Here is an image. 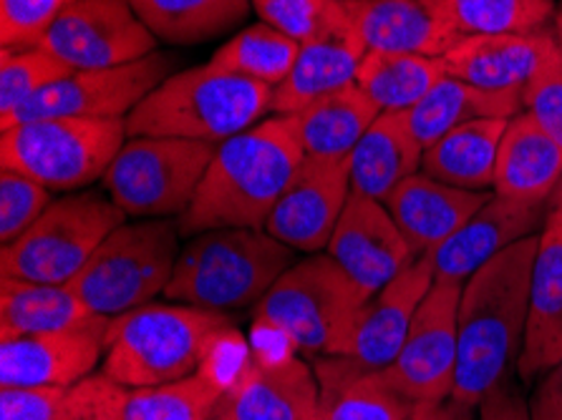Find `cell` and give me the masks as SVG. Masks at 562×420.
<instances>
[{"mask_svg": "<svg viewBox=\"0 0 562 420\" xmlns=\"http://www.w3.org/2000/svg\"><path fill=\"white\" fill-rule=\"evenodd\" d=\"M272 86L223 71L210 61L172 73L126 116V136H167L223 144L272 111Z\"/></svg>", "mask_w": 562, "mask_h": 420, "instance_id": "obj_4", "label": "cell"}, {"mask_svg": "<svg viewBox=\"0 0 562 420\" xmlns=\"http://www.w3.org/2000/svg\"><path fill=\"white\" fill-rule=\"evenodd\" d=\"M424 147L408 126L406 111L381 114L351 151V192L386 202L398 184L422 171Z\"/></svg>", "mask_w": 562, "mask_h": 420, "instance_id": "obj_27", "label": "cell"}, {"mask_svg": "<svg viewBox=\"0 0 562 420\" xmlns=\"http://www.w3.org/2000/svg\"><path fill=\"white\" fill-rule=\"evenodd\" d=\"M212 420H318V378L291 350L255 342Z\"/></svg>", "mask_w": 562, "mask_h": 420, "instance_id": "obj_14", "label": "cell"}, {"mask_svg": "<svg viewBox=\"0 0 562 420\" xmlns=\"http://www.w3.org/2000/svg\"><path fill=\"white\" fill-rule=\"evenodd\" d=\"M552 33H555V43H558V50H560V61H562V3L558 5V11H555V19H552Z\"/></svg>", "mask_w": 562, "mask_h": 420, "instance_id": "obj_47", "label": "cell"}, {"mask_svg": "<svg viewBox=\"0 0 562 420\" xmlns=\"http://www.w3.org/2000/svg\"><path fill=\"white\" fill-rule=\"evenodd\" d=\"M474 406H467V402L457 398L424 400L416 402L414 413L408 420H480L474 416Z\"/></svg>", "mask_w": 562, "mask_h": 420, "instance_id": "obj_46", "label": "cell"}, {"mask_svg": "<svg viewBox=\"0 0 562 420\" xmlns=\"http://www.w3.org/2000/svg\"><path fill=\"white\" fill-rule=\"evenodd\" d=\"M326 254L371 299L419 260L383 202L351 192Z\"/></svg>", "mask_w": 562, "mask_h": 420, "instance_id": "obj_16", "label": "cell"}, {"mask_svg": "<svg viewBox=\"0 0 562 420\" xmlns=\"http://www.w3.org/2000/svg\"><path fill=\"white\" fill-rule=\"evenodd\" d=\"M130 388L104 373H93L68 388L56 420H126Z\"/></svg>", "mask_w": 562, "mask_h": 420, "instance_id": "obj_41", "label": "cell"}, {"mask_svg": "<svg viewBox=\"0 0 562 420\" xmlns=\"http://www.w3.org/2000/svg\"><path fill=\"white\" fill-rule=\"evenodd\" d=\"M215 144L134 136L106 169V194L130 219H180L198 194Z\"/></svg>", "mask_w": 562, "mask_h": 420, "instance_id": "obj_10", "label": "cell"}, {"mask_svg": "<svg viewBox=\"0 0 562 420\" xmlns=\"http://www.w3.org/2000/svg\"><path fill=\"white\" fill-rule=\"evenodd\" d=\"M297 262V252L266 229H210L190 237L165 297L210 313L258 307Z\"/></svg>", "mask_w": 562, "mask_h": 420, "instance_id": "obj_5", "label": "cell"}, {"mask_svg": "<svg viewBox=\"0 0 562 420\" xmlns=\"http://www.w3.org/2000/svg\"><path fill=\"white\" fill-rule=\"evenodd\" d=\"M464 282L434 280L394 363L383 367L414 402L451 398L459 357V299Z\"/></svg>", "mask_w": 562, "mask_h": 420, "instance_id": "obj_13", "label": "cell"}, {"mask_svg": "<svg viewBox=\"0 0 562 420\" xmlns=\"http://www.w3.org/2000/svg\"><path fill=\"white\" fill-rule=\"evenodd\" d=\"M297 50H301V43L260 21L237 31L233 38L225 41L212 54L210 64L276 89L293 71Z\"/></svg>", "mask_w": 562, "mask_h": 420, "instance_id": "obj_35", "label": "cell"}, {"mask_svg": "<svg viewBox=\"0 0 562 420\" xmlns=\"http://www.w3.org/2000/svg\"><path fill=\"white\" fill-rule=\"evenodd\" d=\"M525 111L562 149V61L560 50L542 66L525 93Z\"/></svg>", "mask_w": 562, "mask_h": 420, "instance_id": "obj_42", "label": "cell"}, {"mask_svg": "<svg viewBox=\"0 0 562 420\" xmlns=\"http://www.w3.org/2000/svg\"><path fill=\"white\" fill-rule=\"evenodd\" d=\"M0 61V118L29 104L33 97L50 83L74 73L64 61L50 56L46 48H3Z\"/></svg>", "mask_w": 562, "mask_h": 420, "instance_id": "obj_37", "label": "cell"}, {"mask_svg": "<svg viewBox=\"0 0 562 420\" xmlns=\"http://www.w3.org/2000/svg\"><path fill=\"white\" fill-rule=\"evenodd\" d=\"M68 388L0 385V420H56Z\"/></svg>", "mask_w": 562, "mask_h": 420, "instance_id": "obj_43", "label": "cell"}, {"mask_svg": "<svg viewBox=\"0 0 562 420\" xmlns=\"http://www.w3.org/2000/svg\"><path fill=\"white\" fill-rule=\"evenodd\" d=\"M93 315L68 285L3 277L0 282V340L46 336L91 322Z\"/></svg>", "mask_w": 562, "mask_h": 420, "instance_id": "obj_31", "label": "cell"}, {"mask_svg": "<svg viewBox=\"0 0 562 420\" xmlns=\"http://www.w3.org/2000/svg\"><path fill=\"white\" fill-rule=\"evenodd\" d=\"M558 54L552 25L540 33L464 36L441 58L447 76L487 91L525 93L542 66Z\"/></svg>", "mask_w": 562, "mask_h": 420, "instance_id": "obj_23", "label": "cell"}, {"mask_svg": "<svg viewBox=\"0 0 562 420\" xmlns=\"http://www.w3.org/2000/svg\"><path fill=\"white\" fill-rule=\"evenodd\" d=\"M562 360V184L550 204L532 262L530 303L517 373L525 383L542 378Z\"/></svg>", "mask_w": 562, "mask_h": 420, "instance_id": "obj_19", "label": "cell"}, {"mask_svg": "<svg viewBox=\"0 0 562 420\" xmlns=\"http://www.w3.org/2000/svg\"><path fill=\"white\" fill-rule=\"evenodd\" d=\"M527 406L530 420H562V360L538 381Z\"/></svg>", "mask_w": 562, "mask_h": 420, "instance_id": "obj_45", "label": "cell"}, {"mask_svg": "<svg viewBox=\"0 0 562 420\" xmlns=\"http://www.w3.org/2000/svg\"><path fill=\"white\" fill-rule=\"evenodd\" d=\"M124 222L130 217L109 194L81 190L56 196L36 225L3 245L0 272L11 280L68 285Z\"/></svg>", "mask_w": 562, "mask_h": 420, "instance_id": "obj_9", "label": "cell"}, {"mask_svg": "<svg viewBox=\"0 0 562 420\" xmlns=\"http://www.w3.org/2000/svg\"><path fill=\"white\" fill-rule=\"evenodd\" d=\"M441 79H447L441 58L383 50H369L356 73V83L381 114L412 111Z\"/></svg>", "mask_w": 562, "mask_h": 420, "instance_id": "obj_34", "label": "cell"}, {"mask_svg": "<svg viewBox=\"0 0 562 420\" xmlns=\"http://www.w3.org/2000/svg\"><path fill=\"white\" fill-rule=\"evenodd\" d=\"M233 336L229 315L149 303L109 322L101 373L130 390L182 381L202 371Z\"/></svg>", "mask_w": 562, "mask_h": 420, "instance_id": "obj_3", "label": "cell"}, {"mask_svg": "<svg viewBox=\"0 0 562 420\" xmlns=\"http://www.w3.org/2000/svg\"><path fill=\"white\" fill-rule=\"evenodd\" d=\"M509 118H480L451 128L424 149L422 171L437 182L470 192L495 190L499 141Z\"/></svg>", "mask_w": 562, "mask_h": 420, "instance_id": "obj_29", "label": "cell"}, {"mask_svg": "<svg viewBox=\"0 0 562 420\" xmlns=\"http://www.w3.org/2000/svg\"><path fill=\"white\" fill-rule=\"evenodd\" d=\"M56 196L15 169L0 171V245H11L36 225Z\"/></svg>", "mask_w": 562, "mask_h": 420, "instance_id": "obj_38", "label": "cell"}, {"mask_svg": "<svg viewBox=\"0 0 562 420\" xmlns=\"http://www.w3.org/2000/svg\"><path fill=\"white\" fill-rule=\"evenodd\" d=\"M369 54L356 25L348 19L344 0L326 29L301 43L293 71L272 91V114L293 116L311 101L356 83L363 56Z\"/></svg>", "mask_w": 562, "mask_h": 420, "instance_id": "obj_21", "label": "cell"}, {"mask_svg": "<svg viewBox=\"0 0 562 420\" xmlns=\"http://www.w3.org/2000/svg\"><path fill=\"white\" fill-rule=\"evenodd\" d=\"M237 336L229 338L215 357L202 371L187 375L182 381L151 388L130 390L126 402V420H212L223 400L235 371H225L223 360L227 345H233Z\"/></svg>", "mask_w": 562, "mask_h": 420, "instance_id": "obj_32", "label": "cell"}, {"mask_svg": "<svg viewBox=\"0 0 562 420\" xmlns=\"http://www.w3.org/2000/svg\"><path fill=\"white\" fill-rule=\"evenodd\" d=\"M480 420H530V406L513 381H505L484 398L480 406Z\"/></svg>", "mask_w": 562, "mask_h": 420, "instance_id": "obj_44", "label": "cell"}, {"mask_svg": "<svg viewBox=\"0 0 562 420\" xmlns=\"http://www.w3.org/2000/svg\"><path fill=\"white\" fill-rule=\"evenodd\" d=\"M126 139V118H38L0 128V164L50 192H81L104 179Z\"/></svg>", "mask_w": 562, "mask_h": 420, "instance_id": "obj_8", "label": "cell"}, {"mask_svg": "<svg viewBox=\"0 0 562 420\" xmlns=\"http://www.w3.org/2000/svg\"><path fill=\"white\" fill-rule=\"evenodd\" d=\"M303 159L291 116L280 114L217 144L190 209L177 219L180 235L190 239L210 229H266Z\"/></svg>", "mask_w": 562, "mask_h": 420, "instance_id": "obj_2", "label": "cell"}, {"mask_svg": "<svg viewBox=\"0 0 562 420\" xmlns=\"http://www.w3.org/2000/svg\"><path fill=\"white\" fill-rule=\"evenodd\" d=\"M434 280L437 274L429 257H419L412 268L391 280L381 293L366 303L344 357H351L371 371H383L394 363Z\"/></svg>", "mask_w": 562, "mask_h": 420, "instance_id": "obj_24", "label": "cell"}, {"mask_svg": "<svg viewBox=\"0 0 562 420\" xmlns=\"http://www.w3.org/2000/svg\"><path fill=\"white\" fill-rule=\"evenodd\" d=\"M134 11L159 41L198 46L248 19L250 0H132Z\"/></svg>", "mask_w": 562, "mask_h": 420, "instance_id": "obj_33", "label": "cell"}, {"mask_svg": "<svg viewBox=\"0 0 562 420\" xmlns=\"http://www.w3.org/2000/svg\"><path fill=\"white\" fill-rule=\"evenodd\" d=\"M464 36H525L550 29L555 0H449Z\"/></svg>", "mask_w": 562, "mask_h": 420, "instance_id": "obj_36", "label": "cell"}, {"mask_svg": "<svg viewBox=\"0 0 562 420\" xmlns=\"http://www.w3.org/2000/svg\"><path fill=\"white\" fill-rule=\"evenodd\" d=\"M369 50L445 58L464 33L449 0H344Z\"/></svg>", "mask_w": 562, "mask_h": 420, "instance_id": "obj_18", "label": "cell"}, {"mask_svg": "<svg viewBox=\"0 0 562 420\" xmlns=\"http://www.w3.org/2000/svg\"><path fill=\"white\" fill-rule=\"evenodd\" d=\"M525 111L522 93L487 91L459 79H441L412 111H406L408 126L422 147L427 149L451 128L480 118H513Z\"/></svg>", "mask_w": 562, "mask_h": 420, "instance_id": "obj_30", "label": "cell"}, {"mask_svg": "<svg viewBox=\"0 0 562 420\" xmlns=\"http://www.w3.org/2000/svg\"><path fill=\"white\" fill-rule=\"evenodd\" d=\"M177 219H132L109 235L68 287L93 315L122 317L165 295L182 252Z\"/></svg>", "mask_w": 562, "mask_h": 420, "instance_id": "obj_7", "label": "cell"}, {"mask_svg": "<svg viewBox=\"0 0 562 420\" xmlns=\"http://www.w3.org/2000/svg\"><path fill=\"white\" fill-rule=\"evenodd\" d=\"M562 184V149L522 111L499 141L495 194L525 204H550Z\"/></svg>", "mask_w": 562, "mask_h": 420, "instance_id": "obj_26", "label": "cell"}, {"mask_svg": "<svg viewBox=\"0 0 562 420\" xmlns=\"http://www.w3.org/2000/svg\"><path fill=\"white\" fill-rule=\"evenodd\" d=\"M157 36L132 0H74L41 41L71 71H101L157 54Z\"/></svg>", "mask_w": 562, "mask_h": 420, "instance_id": "obj_11", "label": "cell"}, {"mask_svg": "<svg viewBox=\"0 0 562 420\" xmlns=\"http://www.w3.org/2000/svg\"><path fill=\"white\" fill-rule=\"evenodd\" d=\"M348 196L351 161L305 157L272 207L266 231L295 252H326Z\"/></svg>", "mask_w": 562, "mask_h": 420, "instance_id": "obj_15", "label": "cell"}, {"mask_svg": "<svg viewBox=\"0 0 562 420\" xmlns=\"http://www.w3.org/2000/svg\"><path fill=\"white\" fill-rule=\"evenodd\" d=\"M492 194L495 192L459 190L416 171L386 196L383 207L389 209L414 254L427 257L454 237L490 202Z\"/></svg>", "mask_w": 562, "mask_h": 420, "instance_id": "obj_22", "label": "cell"}, {"mask_svg": "<svg viewBox=\"0 0 562 420\" xmlns=\"http://www.w3.org/2000/svg\"><path fill=\"white\" fill-rule=\"evenodd\" d=\"M172 71V58L151 54L142 61L101 68V71H74L50 83L29 104L0 118V128L38 122V118L81 116V118H126Z\"/></svg>", "mask_w": 562, "mask_h": 420, "instance_id": "obj_12", "label": "cell"}, {"mask_svg": "<svg viewBox=\"0 0 562 420\" xmlns=\"http://www.w3.org/2000/svg\"><path fill=\"white\" fill-rule=\"evenodd\" d=\"M538 245L540 235L522 239L464 282L459 299V357L451 398L476 408L517 367Z\"/></svg>", "mask_w": 562, "mask_h": 420, "instance_id": "obj_1", "label": "cell"}, {"mask_svg": "<svg viewBox=\"0 0 562 420\" xmlns=\"http://www.w3.org/2000/svg\"><path fill=\"white\" fill-rule=\"evenodd\" d=\"M550 204H525L492 194L490 202L454 237L427 254L437 280L467 282L497 254L527 237L540 235Z\"/></svg>", "mask_w": 562, "mask_h": 420, "instance_id": "obj_20", "label": "cell"}, {"mask_svg": "<svg viewBox=\"0 0 562 420\" xmlns=\"http://www.w3.org/2000/svg\"><path fill=\"white\" fill-rule=\"evenodd\" d=\"M262 23L297 43L311 41L340 11V0H250Z\"/></svg>", "mask_w": 562, "mask_h": 420, "instance_id": "obj_39", "label": "cell"}, {"mask_svg": "<svg viewBox=\"0 0 562 420\" xmlns=\"http://www.w3.org/2000/svg\"><path fill=\"white\" fill-rule=\"evenodd\" d=\"M381 116L359 83L330 91L291 116L293 132L305 157L348 159L371 124Z\"/></svg>", "mask_w": 562, "mask_h": 420, "instance_id": "obj_28", "label": "cell"}, {"mask_svg": "<svg viewBox=\"0 0 562 420\" xmlns=\"http://www.w3.org/2000/svg\"><path fill=\"white\" fill-rule=\"evenodd\" d=\"M74 0H0L3 48H33Z\"/></svg>", "mask_w": 562, "mask_h": 420, "instance_id": "obj_40", "label": "cell"}, {"mask_svg": "<svg viewBox=\"0 0 562 420\" xmlns=\"http://www.w3.org/2000/svg\"><path fill=\"white\" fill-rule=\"evenodd\" d=\"M366 295L326 252L297 260L255 307V328L268 330L291 350L346 355Z\"/></svg>", "mask_w": 562, "mask_h": 420, "instance_id": "obj_6", "label": "cell"}, {"mask_svg": "<svg viewBox=\"0 0 562 420\" xmlns=\"http://www.w3.org/2000/svg\"><path fill=\"white\" fill-rule=\"evenodd\" d=\"M109 322V317H93L81 328L0 340V385L74 388L104 360Z\"/></svg>", "mask_w": 562, "mask_h": 420, "instance_id": "obj_17", "label": "cell"}, {"mask_svg": "<svg viewBox=\"0 0 562 420\" xmlns=\"http://www.w3.org/2000/svg\"><path fill=\"white\" fill-rule=\"evenodd\" d=\"M313 371L318 378V420H408L416 408L386 373L351 357H318Z\"/></svg>", "mask_w": 562, "mask_h": 420, "instance_id": "obj_25", "label": "cell"}]
</instances>
